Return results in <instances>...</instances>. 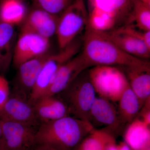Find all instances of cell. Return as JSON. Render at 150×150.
<instances>
[{"label": "cell", "instance_id": "obj_20", "mask_svg": "<svg viewBox=\"0 0 150 150\" xmlns=\"http://www.w3.org/2000/svg\"><path fill=\"white\" fill-rule=\"evenodd\" d=\"M118 112L121 123H130L139 115L143 105L129 85L119 99Z\"/></svg>", "mask_w": 150, "mask_h": 150}, {"label": "cell", "instance_id": "obj_5", "mask_svg": "<svg viewBox=\"0 0 150 150\" xmlns=\"http://www.w3.org/2000/svg\"><path fill=\"white\" fill-rule=\"evenodd\" d=\"M88 74L96 93L111 102H118L129 86L125 73L114 66H93Z\"/></svg>", "mask_w": 150, "mask_h": 150}, {"label": "cell", "instance_id": "obj_25", "mask_svg": "<svg viewBox=\"0 0 150 150\" xmlns=\"http://www.w3.org/2000/svg\"><path fill=\"white\" fill-rule=\"evenodd\" d=\"M10 95L9 84L7 80L0 74V110L2 109Z\"/></svg>", "mask_w": 150, "mask_h": 150}, {"label": "cell", "instance_id": "obj_21", "mask_svg": "<svg viewBox=\"0 0 150 150\" xmlns=\"http://www.w3.org/2000/svg\"><path fill=\"white\" fill-rule=\"evenodd\" d=\"M27 13L23 0H0V22L14 26L22 23Z\"/></svg>", "mask_w": 150, "mask_h": 150}, {"label": "cell", "instance_id": "obj_32", "mask_svg": "<svg viewBox=\"0 0 150 150\" xmlns=\"http://www.w3.org/2000/svg\"><path fill=\"white\" fill-rule=\"evenodd\" d=\"M76 150V149H75H75H74V150Z\"/></svg>", "mask_w": 150, "mask_h": 150}, {"label": "cell", "instance_id": "obj_11", "mask_svg": "<svg viewBox=\"0 0 150 150\" xmlns=\"http://www.w3.org/2000/svg\"><path fill=\"white\" fill-rule=\"evenodd\" d=\"M49 39L28 32H21L14 46L13 63L17 68L25 62L48 52Z\"/></svg>", "mask_w": 150, "mask_h": 150}, {"label": "cell", "instance_id": "obj_31", "mask_svg": "<svg viewBox=\"0 0 150 150\" xmlns=\"http://www.w3.org/2000/svg\"><path fill=\"white\" fill-rule=\"evenodd\" d=\"M1 137V123H0V139Z\"/></svg>", "mask_w": 150, "mask_h": 150}, {"label": "cell", "instance_id": "obj_28", "mask_svg": "<svg viewBox=\"0 0 150 150\" xmlns=\"http://www.w3.org/2000/svg\"><path fill=\"white\" fill-rule=\"evenodd\" d=\"M105 150H117V144L116 142H114L111 143L108 146Z\"/></svg>", "mask_w": 150, "mask_h": 150}, {"label": "cell", "instance_id": "obj_1", "mask_svg": "<svg viewBox=\"0 0 150 150\" xmlns=\"http://www.w3.org/2000/svg\"><path fill=\"white\" fill-rule=\"evenodd\" d=\"M81 52L91 67L95 66L142 67L150 64L146 60L127 54L117 46L106 33L87 26Z\"/></svg>", "mask_w": 150, "mask_h": 150}, {"label": "cell", "instance_id": "obj_2", "mask_svg": "<svg viewBox=\"0 0 150 150\" xmlns=\"http://www.w3.org/2000/svg\"><path fill=\"white\" fill-rule=\"evenodd\" d=\"M94 129L89 121L68 115L40 123L35 134V142L56 150H73Z\"/></svg>", "mask_w": 150, "mask_h": 150}, {"label": "cell", "instance_id": "obj_3", "mask_svg": "<svg viewBox=\"0 0 150 150\" xmlns=\"http://www.w3.org/2000/svg\"><path fill=\"white\" fill-rule=\"evenodd\" d=\"M136 0H88V27L107 32L127 21Z\"/></svg>", "mask_w": 150, "mask_h": 150}, {"label": "cell", "instance_id": "obj_18", "mask_svg": "<svg viewBox=\"0 0 150 150\" xmlns=\"http://www.w3.org/2000/svg\"><path fill=\"white\" fill-rule=\"evenodd\" d=\"M124 142L131 150L150 149V126L138 118L129 123L123 135Z\"/></svg>", "mask_w": 150, "mask_h": 150}, {"label": "cell", "instance_id": "obj_12", "mask_svg": "<svg viewBox=\"0 0 150 150\" xmlns=\"http://www.w3.org/2000/svg\"><path fill=\"white\" fill-rule=\"evenodd\" d=\"M89 67H91L81 53L77 54L59 68L46 96H56L61 93Z\"/></svg>", "mask_w": 150, "mask_h": 150}, {"label": "cell", "instance_id": "obj_29", "mask_svg": "<svg viewBox=\"0 0 150 150\" xmlns=\"http://www.w3.org/2000/svg\"><path fill=\"white\" fill-rule=\"evenodd\" d=\"M0 150H5L4 145L1 139H0Z\"/></svg>", "mask_w": 150, "mask_h": 150}, {"label": "cell", "instance_id": "obj_9", "mask_svg": "<svg viewBox=\"0 0 150 150\" xmlns=\"http://www.w3.org/2000/svg\"><path fill=\"white\" fill-rule=\"evenodd\" d=\"M1 137L5 150H30L36 145L38 127L23 123L1 121Z\"/></svg>", "mask_w": 150, "mask_h": 150}, {"label": "cell", "instance_id": "obj_4", "mask_svg": "<svg viewBox=\"0 0 150 150\" xmlns=\"http://www.w3.org/2000/svg\"><path fill=\"white\" fill-rule=\"evenodd\" d=\"M96 94L88 73L85 74L84 71L59 94V98L67 105L69 114L90 122L91 109L96 97Z\"/></svg>", "mask_w": 150, "mask_h": 150}, {"label": "cell", "instance_id": "obj_22", "mask_svg": "<svg viewBox=\"0 0 150 150\" xmlns=\"http://www.w3.org/2000/svg\"><path fill=\"white\" fill-rule=\"evenodd\" d=\"M115 141V136L110 131L95 129L75 149L77 150H105L108 145Z\"/></svg>", "mask_w": 150, "mask_h": 150}, {"label": "cell", "instance_id": "obj_30", "mask_svg": "<svg viewBox=\"0 0 150 150\" xmlns=\"http://www.w3.org/2000/svg\"><path fill=\"white\" fill-rule=\"evenodd\" d=\"M139 1L142 2L146 4L150 5V0H139Z\"/></svg>", "mask_w": 150, "mask_h": 150}, {"label": "cell", "instance_id": "obj_26", "mask_svg": "<svg viewBox=\"0 0 150 150\" xmlns=\"http://www.w3.org/2000/svg\"><path fill=\"white\" fill-rule=\"evenodd\" d=\"M30 150H56L46 145L36 144Z\"/></svg>", "mask_w": 150, "mask_h": 150}, {"label": "cell", "instance_id": "obj_27", "mask_svg": "<svg viewBox=\"0 0 150 150\" xmlns=\"http://www.w3.org/2000/svg\"><path fill=\"white\" fill-rule=\"evenodd\" d=\"M117 150H131L126 143L124 142H120L119 144H117Z\"/></svg>", "mask_w": 150, "mask_h": 150}, {"label": "cell", "instance_id": "obj_6", "mask_svg": "<svg viewBox=\"0 0 150 150\" xmlns=\"http://www.w3.org/2000/svg\"><path fill=\"white\" fill-rule=\"evenodd\" d=\"M88 11L84 0H74L59 16L56 34L59 48H65L86 29Z\"/></svg>", "mask_w": 150, "mask_h": 150}, {"label": "cell", "instance_id": "obj_16", "mask_svg": "<svg viewBox=\"0 0 150 150\" xmlns=\"http://www.w3.org/2000/svg\"><path fill=\"white\" fill-rule=\"evenodd\" d=\"M40 123L54 121L69 115L64 102L56 96H47L38 100L33 104Z\"/></svg>", "mask_w": 150, "mask_h": 150}, {"label": "cell", "instance_id": "obj_24", "mask_svg": "<svg viewBox=\"0 0 150 150\" xmlns=\"http://www.w3.org/2000/svg\"><path fill=\"white\" fill-rule=\"evenodd\" d=\"M74 0H33L35 6L53 14L58 15L71 4Z\"/></svg>", "mask_w": 150, "mask_h": 150}, {"label": "cell", "instance_id": "obj_8", "mask_svg": "<svg viewBox=\"0 0 150 150\" xmlns=\"http://www.w3.org/2000/svg\"><path fill=\"white\" fill-rule=\"evenodd\" d=\"M121 50L131 56L146 60L150 56V31H142L127 24L105 32Z\"/></svg>", "mask_w": 150, "mask_h": 150}, {"label": "cell", "instance_id": "obj_23", "mask_svg": "<svg viewBox=\"0 0 150 150\" xmlns=\"http://www.w3.org/2000/svg\"><path fill=\"white\" fill-rule=\"evenodd\" d=\"M127 24H132L138 29L150 31V5L136 0Z\"/></svg>", "mask_w": 150, "mask_h": 150}, {"label": "cell", "instance_id": "obj_7", "mask_svg": "<svg viewBox=\"0 0 150 150\" xmlns=\"http://www.w3.org/2000/svg\"><path fill=\"white\" fill-rule=\"evenodd\" d=\"M81 44L76 40L55 54H50L41 68L33 88L28 100L33 105L38 100L46 96L53 79L59 68L76 55Z\"/></svg>", "mask_w": 150, "mask_h": 150}, {"label": "cell", "instance_id": "obj_14", "mask_svg": "<svg viewBox=\"0 0 150 150\" xmlns=\"http://www.w3.org/2000/svg\"><path fill=\"white\" fill-rule=\"evenodd\" d=\"M50 54L47 52L25 62L18 67L14 93L29 98L38 76Z\"/></svg>", "mask_w": 150, "mask_h": 150}, {"label": "cell", "instance_id": "obj_10", "mask_svg": "<svg viewBox=\"0 0 150 150\" xmlns=\"http://www.w3.org/2000/svg\"><path fill=\"white\" fill-rule=\"evenodd\" d=\"M0 120L23 123L38 127L41 123L28 98L13 93L0 110Z\"/></svg>", "mask_w": 150, "mask_h": 150}, {"label": "cell", "instance_id": "obj_19", "mask_svg": "<svg viewBox=\"0 0 150 150\" xmlns=\"http://www.w3.org/2000/svg\"><path fill=\"white\" fill-rule=\"evenodd\" d=\"M14 31L13 25L0 22L1 75L6 73L13 63Z\"/></svg>", "mask_w": 150, "mask_h": 150}, {"label": "cell", "instance_id": "obj_15", "mask_svg": "<svg viewBox=\"0 0 150 150\" xmlns=\"http://www.w3.org/2000/svg\"><path fill=\"white\" fill-rule=\"evenodd\" d=\"M92 121L106 126L108 129L107 130L109 131L112 130V133L113 131L117 130L122 123L118 110L111 101L100 96L96 97L91 109V123Z\"/></svg>", "mask_w": 150, "mask_h": 150}, {"label": "cell", "instance_id": "obj_33", "mask_svg": "<svg viewBox=\"0 0 150 150\" xmlns=\"http://www.w3.org/2000/svg\"><path fill=\"white\" fill-rule=\"evenodd\" d=\"M148 150H150V149H149Z\"/></svg>", "mask_w": 150, "mask_h": 150}, {"label": "cell", "instance_id": "obj_13", "mask_svg": "<svg viewBox=\"0 0 150 150\" xmlns=\"http://www.w3.org/2000/svg\"><path fill=\"white\" fill-rule=\"evenodd\" d=\"M59 16L35 7L28 12L23 22L21 32L35 33L49 39L56 34Z\"/></svg>", "mask_w": 150, "mask_h": 150}, {"label": "cell", "instance_id": "obj_17", "mask_svg": "<svg viewBox=\"0 0 150 150\" xmlns=\"http://www.w3.org/2000/svg\"><path fill=\"white\" fill-rule=\"evenodd\" d=\"M130 87L142 104L150 100V64L142 67H125Z\"/></svg>", "mask_w": 150, "mask_h": 150}]
</instances>
